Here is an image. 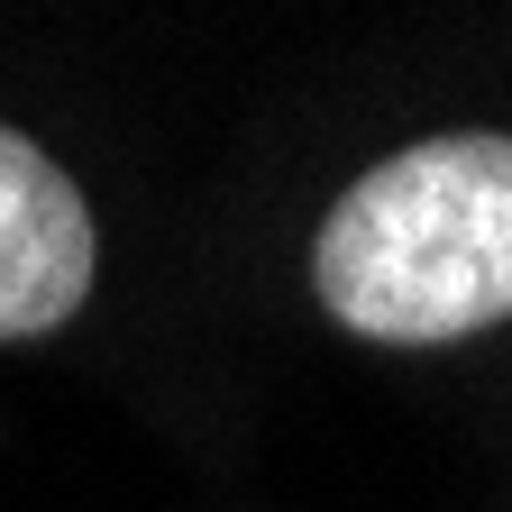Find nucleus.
<instances>
[{
	"mask_svg": "<svg viewBox=\"0 0 512 512\" xmlns=\"http://www.w3.org/2000/svg\"><path fill=\"white\" fill-rule=\"evenodd\" d=\"M311 284L339 330L439 348L512 320V138L448 128L366 165L311 247Z\"/></svg>",
	"mask_w": 512,
	"mask_h": 512,
	"instance_id": "obj_1",
	"label": "nucleus"
},
{
	"mask_svg": "<svg viewBox=\"0 0 512 512\" xmlns=\"http://www.w3.org/2000/svg\"><path fill=\"white\" fill-rule=\"evenodd\" d=\"M92 211L37 138L0 128V339H46L92 293Z\"/></svg>",
	"mask_w": 512,
	"mask_h": 512,
	"instance_id": "obj_2",
	"label": "nucleus"
}]
</instances>
